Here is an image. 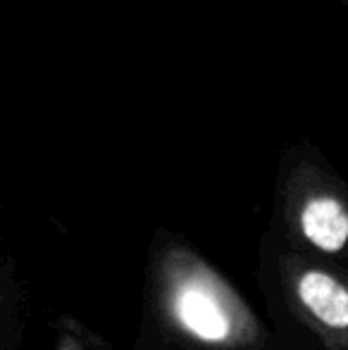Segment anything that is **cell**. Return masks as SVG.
I'll use <instances>...</instances> for the list:
<instances>
[{
    "mask_svg": "<svg viewBox=\"0 0 348 350\" xmlns=\"http://www.w3.org/2000/svg\"><path fill=\"white\" fill-rule=\"evenodd\" d=\"M174 314L186 332L208 343H222L232 334V319L213 291L203 284H184L174 295Z\"/></svg>",
    "mask_w": 348,
    "mask_h": 350,
    "instance_id": "obj_3",
    "label": "cell"
},
{
    "mask_svg": "<svg viewBox=\"0 0 348 350\" xmlns=\"http://www.w3.org/2000/svg\"><path fill=\"white\" fill-rule=\"evenodd\" d=\"M293 219L310 255L348 272V186L320 176L301 191Z\"/></svg>",
    "mask_w": 348,
    "mask_h": 350,
    "instance_id": "obj_2",
    "label": "cell"
},
{
    "mask_svg": "<svg viewBox=\"0 0 348 350\" xmlns=\"http://www.w3.org/2000/svg\"><path fill=\"white\" fill-rule=\"evenodd\" d=\"M291 295L301 317L327 350H348V272L315 258L291 269Z\"/></svg>",
    "mask_w": 348,
    "mask_h": 350,
    "instance_id": "obj_1",
    "label": "cell"
}]
</instances>
